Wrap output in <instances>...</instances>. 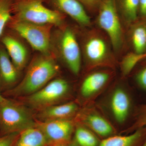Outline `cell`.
<instances>
[{
	"label": "cell",
	"mask_w": 146,
	"mask_h": 146,
	"mask_svg": "<svg viewBox=\"0 0 146 146\" xmlns=\"http://www.w3.org/2000/svg\"><path fill=\"white\" fill-rule=\"evenodd\" d=\"M54 146H68L66 145L65 144H61V145H54Z\"/></svg>",
	"instance_id": "f546056e"
},
{
	"label": "cell",
	"mask_w": 146,
	"mask_h": 146,
	"mask_svg": "<svg viewBox=\"0 0 146 146\" xmlns=\"http://www.w3.org/2000/svg\"><path fill=\"white\" fill-rule=\"evenodd\" d=\"M100 27L107 33L115 50H119L124 42L123 33L115 0H103L97 12Z\"/></svg>",
	"instance_id": "277c9868"
},
{
	"label": "cell",
	"mask_w": 146,
	"mask_h": 146,
	"mask_svg": "<svg viewBox=\"0 0 146 146\" xmlns=\"http://www.w3.org/2000/svg\"><path fill=\"white\" fill-rule=\"evenodd\" d=\"M78 105L75 102L56 104L40 110L38 117L40 121L71 119L78 113Z\"/></svg>",
	"instance_id": "5bb4252c"
},
{
	"label": "cell",
	"mask_w": 146,
	"mask_h": 146,
	"mask_svg": "<svg viewBox=\"0 0 146 146\" xmlns=\"http://www.w3.org/2000/svg\"><path fill=\"white\" fill-rule=\"evenodd\" d=\"M5 99V98L1 94V90H0V102L3 101Z\"/></svg>",
	"instance_id": "f1b7e54d"
},
{
	"label": "cell",
	"mask_w": 146,
	"mask_h": 146,
	"mask_svg": "<svg viewBox=\"0 0 146 146\" xmlns=\"http://www.w3.org/2000/svg\"><path fill=\"white\" fill-rule=\"evenodd\" d=\"M47 143L42 131L35 126L20 132L14 146H45Z\"/></svg>",
	"instance_id": "ac0fdd59"
},
{
	"label": "cell",
	"mask_w": 146,
	"mask_h": 146,
	"mask_svg": "<svg viewBox=\"0 0 146 146\" xmlns=\"http://www.w3.org/2000/svg\"><path fill=\"white\" fill-rule=\"evenodd\" d=\"M35 124L32 115L22 104L7 98L0 102L1 136L20 133Z\"/></svg>",
	"instance_id": "3957f363"
},
{
	"label": "cell",
	"mask_w": 146,
	"mask_h": 146,
	"mask_svg": "<svg viewBox=\"0 0 146 146\" xmlns=\"http://www.w3.org/2000/svg\"><path fill=\"white\" fill-rule=\"evenodd\" d=\"M135 80L140 89L146 92V66L136 73Z\"/></svg>",
	"instance_id": "4316f807"
},
{
	"label": "cell",
	"mask_w": 146,
	"mask_h": 146,
	"mask_svg": "<svg viewBox=\"0 0 146 146\" xmlns=\"http://www.w3.org/2000/svg\"><path fill=\"white\" fill-rule=\"evenodd\" d=\"M70 86L63 79H56L35 93L28 96L27 103L31 107L41 110L63 100L70 93Z\"/></svg>",
	"instance_id": "5b68a950"
},
{
	"label": "cell",
	"mask_w": 146,
	"mask_h": 146,
	"mask_svg": "<svg viewBox=\"0 0 146 146\" xmlns=\"http://www.w3.org/2000/svg\"></svg>",
	"instance_id": "1f68e13d"
},
{
	"label": "cell",
	"mask_w": 146,
	"mask_h": 146,
	"mask_svg": "<svg viewBox=\"0 0 146 146\" xmlns=\"http://www.w3.org/2000/svg\"><path fill=\"white\" fill-rule=\"evenodd\" d=\"M131 40L134 52L142 54L146 51V23L137 24L132 30Z\"/></svg>",
	"instance_id": "ffe728a7"
},
{
	"label": "cell",
	"mask_w": 146,
	"mask_h": 146,
	"mask_svg": "<svg viewBox=\"0 0 146 146\" xmlns=\"http://www.w3.org/2000/svg\"><path fill=\"white\" fill-rule=\"evenodd\" d=\"M138 16L143 20H146V0H139Z\"/></svg>",
	"instance_id": "83f0119b"
},
{
	"label": "cell",
	"mask_w": 146,
	"mask_h": 146,
	"mask_svg": "<svg viewBox=\"0 0 146 146\" xmlns=\"http://www.w3.org/2000/svg\"><path fill=\"white\" fill-rule=\"evenodd\" d=\"M145 58H146V52L142 54L131 52L125 56L121 63V71L123 76H126L129 74L136 64Z\"/></svg>",
	"instance_id": "7402d4cb"
},
{
	"label": "cell",
	"mask_w": 146,
	"mask_h": 146,
	"mask_svg": "<svg viewBox=\"0 0 146 146\" xmlns=\"http://www.w3.org/2000/svg\"><path fill=\"white\" fill-rule=\"evenodd\" d=\"M121 19L128 24L136 22L139 11V0H115Z\"/></svg>",
	"instance_id": "d6986e66"
},
{
	"label": "cell",
	"mask_w": 146,
	"mask_h": 146,
	"mask_svg": "<svg viewBox=\"0 0 146 146\" xmlns=\"http://www.w3.org/2000/svg\"><path fill=\"white\" fill-rule=\"evenodd\" d=\"M141 146H146V140H145V141H144V143H143V144H142V145Z\"/></svg>",
	"instance_id": "4dcf8cb0"
},
{
	"label": "cell",
	"mask_w": 146,
	"mask_h": 146,
	"mask_svg": "<svg viewBox=\"0 0 146 146\" xmlns=\"http://www.w3.org/2000/svg\"><path fill=\"white\" fill-rule=\"evenodd\" d=\"M18 72L11 60L5 49L0 48V84L5 88H9L18 80ZM0 86V87H1Z\"/></svg>",
	"instance_id": "e0dca14e"
},
{
	"label": "cell",
	"mask_w": 146,
	"mask_h": 146,
	"mask_svg": "<svg viewBox=\"0 0 146 146\" xmlns=\"http://www.w3.org/2000/svg\"><path fill=\"white\" fill-rule=\"evenodd\" d=\"M44 2L49 4L54 10L70 16L81 26H89L91 25L88 13L77 0H44Z\"/></svg>",
	"instance_id": "7c38bea8"
},
{
	"label": "cell",
	"mask_w": 146,
	"mask_h": 146,
	"mask_svg": "<svg viewBox=\"0 0 146 146\" xmlns=\"http://www.w3.org/2000/svg\"><path fill=\"white\" fill-rule=\"evenodd\" d=\"M146 126V104L141 105L137 108L134 121L126 130L127 133H131L140 128Z\"/></svg>",
	"instance_id": "cb8c5ba5"
},
{
	"label": "cell",
	"mask_w": 146,
	"mask_h": 146,
	"mask_svg": "<svg viewBox=\"0 0 146 146\" xmlns=\"http://www.w3.org/2000/svg\"><path fill=\"white\" fill-rule=\"evenodd\" d=\"M35 126L42 131L47 142L56 145L65 144L70 141L75 123L71 119L39 121L36 122Z\"/></svg>",
	"instance_id": "9c48e42d"
},
{
	"label": "cell",
	"mask_w": 146,
	"mask_h": 146,
	"mask_svg": "<svg viewBox=\"0 0 146 146\" xmlns=\"http://www.w3.org/2000/svg\"><path fill=\"white\" fill-rule=\"evenodd\" d=\"M2 42L17 70L19 72L23 70L27 59V52L25 47L17 39L9 35L4 36Z\"/></svg>",
	"instance_id": "2e32d148"
},
{
	"label": "cell",
	"mask_w": 146,
	"mask_h": 146,
	"mask_svg": "<svg viewBox=\"0 0 146 146\" xmlns=\"http://www.w3.org/2000/svg\"><path fill=\"white\" fill-rule=\"evenodd\" d=\"M11 27L35 50L48 54L50 49L51 24L39 25L14 19Z\"/></svg>",
	"instance_id": "8992f818"
},
{
	"label": "cell",
	"mask_w": 146,
	"mask_h": 146,
	"mask_svg": "<svg viewBox=\"0 0 146 146\" xmlns=\"http://www.w3.org/2000/svg\"><path fill=\"white\" fill-rule=\"evenodd\" d=\"M146 139V126L126 136H112L100 141L98 146H141Z\"/></svg>",
	"instance_id": "9a60e30c"
},
{
	"label": "cell",
	"mask_w": 146,
	"mask_h": 146,
	"mask_svg": "<svg viewBox=\"0 0 146 146\" xmlns=\"http://www.w3.org/2000/svg\"><path fill=\"white\" fill-rule=\"evenodd\" d=\"M19 133L16 132L0 136V146H14Z\"/></svg>",
	"instance_id": "484cf974"
},
{
	"label": "cell",
	"mask_w": 146,
	"mask_h": 146,
	"mask_svg": "<svg viewBox=\"0 0 146 146\" xmlns=\"http://www.w3.org/2000/svg\"><path fill=\"white\" fill-rule=\"evenodd\" d=\"M60 48L62 57L68 68L74 74L77 75L81 67V54L75 35L70 29H66L63 32Z\"/></svg>",
	"instance_id": "30bf717a"
},
{
	"label": "cell",
	"mask_w": 146,
	"mask_h": 146,
	"mask_svg": "<svg viewBox=\"0 0 146 146\" xmlns=\"http://www.w3.org/2000/svg\"><path fill=\"white\" fill-rule=\"evenodd\" d=\"M110 78L107 72L91 73L85 78L80 86V96L85 100L92 101L104 90Z\"/></svg>",
	"instance_id": "4fadbf2b"
},
{
	"label": "cell",
	"mask_w": 146,
	"mask_h": 146,
	"mask_svg": "<svg viewBox=\"0 0 146 146\" xmlns=\"http://www.w3.org/2000/svg\"><path fill=\"white\" fill-rule=\"evenodd\" d=\"M84 51L89 69L115 67V58L108 43L102 36L96 33H91L87 37L84 44Z\"/></svg>",
	"instance_id": "52a82bcc"
},
{
	"label": "cell",
	"mask_w": 146,
	"mask_h": 146,
	"mask_svg": "<svg viewBox=\"0 0 146 146\" xmlns=\"http://www.w3.org/2000/svg\"><path fill=\"white\" fill-rule=\"evenodd\" d=\"M109 104L111 114L116 122L119 124L125 123L132 108V99L128 91L121 86L116 87L110 97Z\"/></svg>",
	"instance_id": "8fae6325"
},
{
	"label": "cell",
	"mask_w": 146,
	"mask_h": 146,
	"mask_svg": "<svg viewBox=\"0 0 146 146\" xmlns=\"http://www.w3.org/2000/svg\"><path fill=\"white\" fill-rule=\"evenodd\" d=\"M75 132V139L79 146H98L100 141L94 132L78 124Z\"/></svg>",
	"instance_id": "44dd1931"
},
{
	"label": "cell",
	"mask_w": 146,
	"mask_h": 146,
	"mask_svg": "<svg viewBox=\"0 0 146 146\" xmlns=\"http://www.w3.org/2000/svg\"><path fill=\"white\" fill-rule=\"evenodd\" d=\"M44 3V0H12L14 19L39 25H60L65 14L48 8Z\"/></svg>",
	"instance_id": "7a4b0ae2"
},
{
	"label": "cell",
	"mask_w": 146,
	"mask_h": 146,
	"mask_svg": "<svg viewBox=\"0 0 146 146\" xmlns=\"http://www.w3.org/2000/svg\"><path fill=\"white\" fill-rule=\"evenodd\" d=\"M12 0H0V36L5 27L11 18Z\"/></svg>",
	"instance_id": "603a6c76"
},
{
	"label": "cell",
	"mask_w": 146,
	"mask_h": 146,
	"mask_svg": "<svg viewBox=\"0 0 146 146\" xmlns=\"http://www.w3.org/2000/svg\"><path fill=\"white\" fill-rule=\"evenodd\" d=\"M81 4L87 13H97L100 6L103 0H77Z\"/></svg>",
	"instance_id": "d4e9b609"
},
{
	"label": "cell",
	"mask_w": 146,
	"mask_h": 146,
	"mask_svg": "<svg viewBox=\"0 0 146 146\" xmlns=\"http://www.w3.org/2000/svg\"><path fill=\"white\" fill-rule=\"evenodd\" d=\"M59 70L54 59L48 54L36 56L30 64L22 81L14 88L5 91L3 95L8 97L28 96L46 85Z\"/></svg>",
	"instance_id": "6da1fadb"
},
{
	"label": "cell",
	"mask_w": 146,
	"mask_h": 146,
	"mask_svg": "<svg viewBox=\"0 0 146 146\" xmlns=\"http://www.w3.org/2000/svg\"><path fill=\"white\" fill-rule=\"evenodd\" d=\"M76 121L101 137L114 136L116 129L112 124L95 107L85 108L77 114Z\"/></svg>",
	"instance_id": "ba28073f"
}]
</instances>
